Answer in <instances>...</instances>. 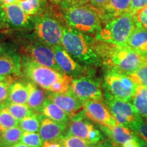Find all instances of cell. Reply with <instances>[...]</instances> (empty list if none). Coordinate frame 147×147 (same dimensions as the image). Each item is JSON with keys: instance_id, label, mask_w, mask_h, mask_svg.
<instances>
[{"instance_id": "3957f363", "label": "cell", "mask_w": 147, "mask_h": 147, "mask_svg": "<svg viewBox=\"0 0 147 147\" xmlns=\"http://www.w3.org/2000/svg\"><path fill=\"white\" fill-rule=\"evenodd\" d=\"M64 21L61 8L55 11L53 7L33 17V36L51 48L61 43Z\"/></svg>"}, {"instance_id": "7402d4cb", "label": "cell", "mask_w": 147, "mask_h": 147, "mask_svg": "<svg viewBox=\"0 0 147 147\" xmlns=\"http://www.w3.org/2000/svg\"><path fill=\"white\" fill-rule=\"evenodd\" d=\"M40 114L64 125H67L69 123V118L67 114L48 98L42 106Z\"/></svg>"}, {"instance_id": "9c48e42d", "label": "cell", "mask_w": 147, "mask_h": 147, "mask_svg": "<svg viewBox=\"0 0 147 147\" xmlns=\"http://www.w3.org/2000/svg\"><path fill=\"white\" fill-rule=\"evenodd\" d=\"M64 135L80 138L93 144L104 140L100 130L95 127L91 121L86 117L83 110L69 117V123Z\"/></svg>"}, {"instance_id": "4fadbf2b", "label": "cell", "mask_w": 147, "mask_h": 147, "mask_svg": "<svg viewBox=\"0 0 147 147\" xmlns=\"http://www.w3.org/2000/svg\"><path fill=\"white\" fill-rule=\"evenodd\" d=\"M55 61L61 71L72 78L94 76L93 67H87L80 65L67 53L61 45L53 48Z\"/></svg>"}, {"instance_id": "4316f807", "label": "cell", "mask_w": 147, "mask_h": 147, "mask_svg": "<svg viewBox=\"0 0 147 147\" xmlns=\"http://www.w3.org/2000/svg\"><path fill=\"white\" fill-rule=\"evenodd\" d=\"M18 4L27 15L34 17L45 10L47 6V0H27Z\"/></svg>"}, {"instance_id": "7dc6e473", "label": "cell", "mask_w": 147, "mask_h": 147, "mask_svg": "<svg viewBox=\"0 0 147 147\" xmlns=\"http://www.w3.org/2000/svg\"><path fill=\"white\" fill-rule=\"evenodd\" d=\"M27 0H17V3H23V2H25V1H26Z\"/></svg>"}, {"instance_id": "74e56055", "label": "cell", "mask_w": 147, "mask_h": 147, "mask_svg": "<svg viewBox=\"0 0 147 147\" xmlns=\"http://www.w3.org/2000/svg\"><path fill=\"white\" fill-rule=\"evenodd\" d=\"M109 0H89V2L91 4L95 7L97 10H100Z\"/></svg>"}, {"instance_id": "f6af8a7d", "label": "cell", "mask_w": 147, "mask_h": 147, "mask_svg": "<svg viewBox=\"0 0 147 147\" xmlns=\"http://www.w3.org/2000/svg\"><path fill=\"white\" fill-rule=\"evenodd\" d=\"M141 56H142L143 59H144L145 63L147 64V51L145 53H143L142 55H141Z\"/></svg>"}, {"instance_id": "d6a6232c", "label": "cell", "mask_w": 147, "mask_h": 147, "mask_svg": "<svg viewBox=\"0 0 147 147\" xmlns=\"http://www.w3.org/2000/svg\"><path fill=\"white\" fill-rule=\"evenodd\" d=\"M15 79L13 76H8L4 80L0 82V102L5 104L7 102L9 95V89L11 84Z\"/></svg>"}, {"instance_id": "8fae6325", "label": "cell", "mask_w": 147, "mask_h": 147, "mask_svg": "<svg viewBox=\"0 0 147 147\" xmlns=\"http://www.w3.org/2000/svg\"><path fill=\"white\" fill-rule=\"evenodd\" d=\"M21 51L23 56L27 57L40 65L62 72L55 61L52 48L40 42L34 36L24 43Z\"/></svg>"}, {"instance_id": "484cf974", "label": "cell", "mask_w": 147, "mask_h": 147, "mask_svg": "<svg viewBox=\"0 0 147 147\" xmlns=\"http://www.w3.org/2000/svg\"><path fill=\"white\" fill-rule=\"evenodd\" d=\"M5 107L8 108L11 115L17 120L18 122L26 117H31L37 113L32 108H29L27 104H14L11 102H5Z\"/></svg>"}, {"instance_id": "52a82bcc", "label": "cell", "mask_w": 147, "mask_h": 147, "mask_svg": "<svg viewBox=\"0 0 147 147\" xmlns=\"http://www.w3.org/2000/svg\"><path fill=\"white\" fill-rule=\"evenodd\" d=\"M21 74L29 82L49 91L51 87L67 74L36 63L27 57L21 58Z\"/></svg>"}, {"instance_id": "1f68e13d", "label": "cell", "mask_w": 147, "mask_h": 147, "mask_svg": "<svg viewBox=\"0 0 147 147\" xmlns=\"http://www.w3.org/2000/svg\"><path fill=\"white\" fill-rule=\"evenodd\" d=\"M129 74L138 86L147 88V64H144Z\"/></svg>"}, {"instance_id": "681fc988", "label": "cell", "mask_w": 147, "mask_h": 147, "mask_svg": "<svg viewBox=\"0 0 147 147\" xmlns=\"http://www.w3.org/2000/svg\"><path fill=\"white\" fill-rule=\"evenodd\" d=\"M3 131H3V129L1 127V126H0V136L1 135V134H2Z\"/></svg>"}, {"instance_id": "30bf717a", "label": "cell", "mask_w": 147, "mask_h": 147, "mask_svg": "<svg viewBox=\"0 0 147 147\" xmlns=\"http://www.w3.org/2000/svg\"><path fill=\"white\" fill-rule=\"evenodd\" d=\"M0 27L11 30H28L33 28V17L24 12L18 3H0Z\"/></svg>"}, {"instance_id": "836d02e7", "label": "cell", "mask_w": 147, "mask_h": 147, "mask_svg": "<svg viewBox=\"0 0 147 147\" xmlns=\"http://www.w3.org/2000/svg\"><path fill=\"white\" fill-rule=\"evenodd\" d=\"M133 15L136 27L147 29V6L137 11Z\"/></svg>"}, {"instance_id": "d4e9b609", "label": "cell", "mask_w": 147, "mask_h": 147, "mask_svg": "<svg viewBox=\"0 0 147 147\" xmlns=\"http://www.w3.org/2000/svg\"><path fill=\"white\" fill-rule=\"evenodd\" d=\"M132 104L140 115L147 122V88L138 86L134 95Z\"/></svg>"}, {"instance_id": "f546056e", "label": "cell", "mask_w": 147, "mask_h": 147, "mask_svg": "<svg viewBox=\"0 0 147 147\" xmlns=\"http://www.w3.org/2000/svg\"><path fill=\"white\" fill-rule=\"evenodd\" d=\"M59 140L63 147H93L95 145L85 140L72 136L63 135Z\"/></svg>"}, {"instance_id": "d6986e66", "label": "cell", "mask_w": 147, "mask_h": 147, "mask_svg": "<svg viewBox=\"0 0 147 147\" xmlns=\"http://www.w3.org/2000/svg\"><path fill=\"white\" fill-rule=\"evenodd\" d=\"M100 129L106 134L110 140L113 146L119 147L130 140L133 139L135 133L129 129L117 124L113 127L98 125Z\"/></svg>"}, {"instance_id": "b9f144b4", "label": "cell", "mask_w": 147, "mask_h": 147, "mask_svg": "<svg viewBox=\"0 0 147 147\" xmlns=\"http://www.w3.org/2000/svg\"><path fill=\"white\" fill-rule=\"evenodd\" d=\"M136 140L138 142V147H147V143L142 138L136 134Z\"/></svg>"}, {"instance_id": "e575fe53", "label": "cell", "mask_w": 147, "mask_h": 147, "mask_svg": "<svg viewBox=\"0 0 147 147\" xmlns=\"http://www.w3.org/2000/svg\"><path fill=\"white\" fill-rule=\"evenodd\" d=\"M54 4L58 5L61 9H67L71 7L87 4L89 0H50Z\"/></svg>"}, {"instance_id": "7a4b0ae2", "label": "cell", "mask_w": 147, "mask_h": 147, "mask_svg": "<svg viewBox=\"0 0 147 147\" xmlns=\"http://www.w3.org/2000/svg\"><path fill=\"white\" fill-rule=\"evenodd\" d=\"M95 49L104 67H112L131 74L146 64L139 53L127 45H115L95 39Z\"/></svg>"}, {"instance_id": "bcb514c9", "label": "cell", "mask_w": 147, "mask_h": 147, "mask_svg": "<svg viewBox=\"0 0 147 147\" xmlns=\"http://www.w3.org/2000/svg\"><path fill=\"white\" fill-rule=\"evenodd\" d=\"M6 76H0V82L2 81V80H4Z\"/></svg>"}, {"instance_id": "7bdbcfd3", "label": "cell", "mask_w": 147, "mask_h": 147, "mask_svg": "<svg viewBox=\"0 0 147 147\" xmlns=\"http://www.w3.org/2000/svg\"><path fill=\"white\" fill-rule=\"evenodd\" d=\"M17 3V0H0L1 4H12V3Z\"/></svg>"}, {"instance_id": "f35d334b", "label": "cell", "mask_w": 147, "mask_h": 147, "mask_svg": "<svg viewBox=\"0 0 147 147\" xmlns=\"http://www.w3.org/2000/svg\"><path fill=\"white\" fill-rule=\"evenodd\" d=\"M42 147H63V146L59 140H57L45 142Z\"/></svg>"}, {"instance_id": "44dd1931", "label": "cell", "mask_w": 147, "mask_h": 147, "mask_svg": "<svg viewBox=\"0 0 147 147\" xmlns=\"http://www.w3.org/2000/svg\"><path fill=\"white\" fill-rule=\"evenodd\" d=\"M28 97V82H25L22 80H14L10 87L8 98L6 102L27 104Z\"/></svg>"}, {"instance_id": "7c38bea8", "label": "cell", "mask_w": 147, "mask_h": 147, "mask_svg": "<svg viewBox=\"0 0 147 147\" xmlns=\"http://www.w3.org/2000/svg\"><path fill=\"white\" fill-rule=\"evenodd\" d=\"M102 86L100 79L94 76H82L72 78L71 90L82 102L91 100L104 102Z\"/></svg>"}, {"instance_id": "c3c4849f", "label": "cell", "mask_w": 147, "mask_h": 147, "mask_svg": "<svg viewBox=\"0 0 147 147\" xmlns=\"http://www.w3.org/2000/svg\"><path fill=\"white\" fill-rule=\"evenodd\" d=\"M3 106H4V104H3V103L0 102V111H1V108L3 107Z\"/></svg>"}, {"instance_id": "83f0119b", "label": "cell", "mask_w": 147, "mask_h": 147, "mask_svg": "<svg viewBox=\"0 0 147 147\" xmlns=\"http://www.w3.org/2000/svg\"><path fill=\"white\" fill-rule=\"evenodd\" d=\"M42 116V114L37 113L31 117H26L19 121L18 126L24 131L37 133L39 131Z\"/></svg>"}, {"instance_id": "d590c367", "label": "cell", "mask_w": 147, "mask_h": 147, "mask_svg": "<svg viewBox=\"0 0 147 147\" xmlns=\"http://www.w3.org/2000/svg\"><path fill=\"white\" fill-rule=\"evenodd\" d=\"M146 6H147V0H131L129 12L134 14Z\"/></svg>"}, {"instance_id": "816d5d0a", "label": "cell", "mask_w": 147, "mask_h": 147, "mask_svg": "<svg viewBox=\"0 0 147 147\" xmlns=\"http://www.w3.org/2000/svg\"><path fill=\"white\" fill-rule=\"evenodd\" d=\"M0 147H1V146H0Z\"/></svg>"}, {"instance_id": "ab89813d", "label": "cell", "mask_w": 147, "mask_h": 147, "mask_svg": "<svg viewBox=\"0 0 147 147\" xmlns=\"http://www.w3.org/2000/svg\"><path fill=\"white\" fill-rule=\"evenodd\" d=\"M122 147H138V142L136 140V134H135L133 139L130 140L122 145Z\"/></svg>"}, {"instance_id": "ee69618b", "label": "cell", "mask_w": 147, "mask_h": 147, "mask_svg": "<svg viewBox=\"0 0 147 147\" xmlns=\"http://www.w3.org/2000/svg\"><path fill=\"white\" fill-rule=\"evenodd\" d=\"M12 147H29V146H27V145L24 144H23V143H21V142H18L16 144L14 145V146H12Z\"/></svg>"}, {"instance_id": "4dcf8cb0", "label": "cell", "mask_w": 147, "mask_h": 147, "mask_svg": "<svg viewBox=\"0 0 147 147\" xmlns=\"http://www.w3.org/2000/svg\"><path fill=\"white\" fill-rule=\"evenodd\" d=\"M44 141L40 137L39 133L24 131L20 142L29 147H42Z\"/></svg>"}, {"instance_id": "277c9868", "label": "cell", "mask_w": 147, "mask_h": 147, "mask_svg": "<svg viewBox=\"0 0 147 147\" xmlns=\"http://www.w3.org/2000/svg\"><path fill=\"white\" fill-rule=\"evenodd\" d=\"M61 10L65 25L78 32L95 36L102 27L99 11L91 4Z\"/></svg>"}, {"instance_id": "f1b7e54d", "label": "cell", "mask_w": 147, "mask_h": 147, "mask_svg": "<svg viewBox=\"0 0 147 147\" xmlns=\"http://www.w3.org/2000/svg\"><path fill=\"white\" fill-rule=\"evenodd\" d=\"M19 122L11 115L5 105L0 111V126L5 131L7 129L18 127Z\"/></svg>"}, {"instance_id": "9a60e30c", "label": "cell", "mask_w": 147, "mask_h": 147, "mask_svg": "<svg viewBox=\"0 0 147 147\" xmlns=\"http://www.w3.org/2000/svg\"><path fill=\"white\" fill-rule=\"evenodd\" d=\"M21 74V57L15 50L0 47V76Z\"/></svg>"}, {"instance_id": "ba28073f", "label": "cell", "mask_w": 147, "mask_h": 147, "mask_svg": "<svg viewBox=\"0 0 147 147\" xmlns=\"http://www.w3.org/2000/svg\"><path fill=\"white\" fill-rule=\"evenodd\" d=\"M104 103L119 124L129 129L135 133L142 122V117L131 102L115 98L104 91Z\"/></svg>"}, {"instance_id": "e0dca14e", "label": "cell", "mask_w": 147, "mask_h": 147, "mask_svg": "<svg viewBox=\"0 0 147 147\" xmlns=\"http://www.w3.org/2000/svg\"><path fill=\"white\" fill-rule=\"evenodd\" d=\"M131 0H109L99 11L102 24L121 14L129 12Z\"/></svg>"}, {"instance_id": "60d3db41", "label": "cell", "mask_w": 147, "mask_h": 147, "mask_svg": "<svg viewBox=\"0 0 147 147\" xmlns=\"http://www.w3.org/2000/svg\"><path fill=\"white\" fill-rule=\"evenodd\" d=\"M113 145H112V142L110 141V139L107 140L106 141H103V142H101L100 143H97V144H95L93 147H112Z\"/></svg>"}, {"instance_id": "6da1fadb", "label": "cell", "mask_w": 147, "mask_h": 147, "mask_svg": "<svg viewBox=\"0 0 147 147\" xmlns=\"http://www.w3.org/2000/svg\"><path fill=\"white\" fill-rule=\"evenodd\" d=\"M62 47L74 59L87 67L102 65V60L95 49V38L67 25L63 28Z\"/></svg>"}, {"instance_id": "ffe728a7", "label": "cell", "mask_w": 147, "mask_h": 147, "mask_svg": "<svg viewBox=\"0 0 147 147\" xmlns=\"http://www.w3.org/2000/svg\"><path fill=\"white\" fill-rule=\"evenodd\" d=\"M28 86L29 97L27 105L36 113H40L42 106L47 99L48 92L31 82H28Z\"/></svg>"}, {"instance_id": "8992f818", "label": "cell", "mask_w": 147, "mask_h": 147, "mask_svg": "<svg viewBox=\"0 0 147 147\" xmlns=\"http://www.w3.org/2000/svg\"><path fill=\"white\" fill-rule=\"evenodd\" d=\"M102 87L115 98L132 102L138 86L129 74L112 67H104Z\"/></svg>"}, {"instance_id": "8d00e7d4", "label": "cell", "mask_w": 147, "mask_h": 147, "mask_svg": "<svg viewBox=\"0 0 147 147\" xmlns=\"http://www.w3.org/2000/svg\"><path fill=\"white\" fill-rule=\"evenodd\" d=\"M135 134H136L147 143V122H144V121H143L138 127Z\"/></svg>"}, {"instance_id": "cb8c5ba5", "label": "cell", "mask_w": 147, "mask_h": 147, "mask_svg": "<svg viewBox=\"0 0 147 147\" xmlns=\"http://www.w3.org/2000/svg\"><path fill=\"white\" fill-rule=\"evenodd\" d=\"M23 132L19 126L5 129L0 136V146L12 147L14 146L20 142Z\"/></svg>"}, {"instance_id": "2e32d148", "label": "cell", "mask_w": 147, "mask_h": 147, "mask_svg": "<svg viewBox=\"0 0 147 147\" xmlns=\"http://www.w3.org/2000/svg\"><path fill=\"white\" fill-rule=\"evenodd\" d=\"M47 98L63 110L69 118L82 108V102L74 94L71 90L66 93H54L49 91Z\"/></svg>"}, {"instance_id": "5b68a950", "label": "cell", "mask_w": 147, "mask_h": 147, "mask_svg": "<svg viewBox=\"0 0 147 147\" xmlns=\"http://www.w3.org/2000/svg\"><path fill=\"white\" fill-rule=\"evenodd\" d=\"M136 28L133 14L127 12L102 24L95 39L115 45H125L129 37Z\"/></svg>"}, {"instance_id": "f907efd6", "label": "cell", "mask_w": 147, "mask_h": 147, "mask_svg": "<svg viewBox=\"0 0 147 147\" xmlns=\"http://www.w3.org/2000/svg\"><path fill=\"white\" fill-rule=\"evenodd\" d=\"M112 147H117V146H112Z\"/></svg>"}, {"instance_id": "ac0fdd59", "label": "cell", "mask_w": 147, "mask_h": 147, "mask_svg": "<svg viewBox=\"0 0 147 147\" xmlns=\"http://www.w3.org/2000/svg\"><path fill=\"white\" fill-rule=\"evenodd\" d=\"M67 125L60 124L42 116L39 134L44 142L59 140L65 134Z\"/></svg>"}, {"instance_id": "5bb4252c", "label": "cell", "mask_w": 147, "mask_h": 147, "mask_svg": "<svg viewBox=\"0 0 147 147\" xmlns=\"http://www.w3.org/2000/svg\"><path fill=\"white\" fill-rule=\"evenodd\" d=\"M86 117L98 125L113 127L118 124L105 103L95 100H86L82 102Z\"/></svg>"}, {"instance_id": "603a6c76", "label": "cell", "mask_w": 147, "mask_h": 147, "mask_svg": "<svg viewBox=\"0 0 147 147\" xmlns=\"http://www.w3.org/2000/svg\"><path fill=\"white\" fill-rule=\"evenodd\" d=\"M127 45L140 55L147 51V29L136 27L129 37Z\"/></svg>"}]
</instances>
